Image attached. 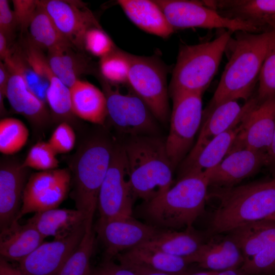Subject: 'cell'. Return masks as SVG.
Here are the masks:
<instances>
[{"label": "cell", "mask_w": 275, "mask_h": 275, "mask_svg": "<svg viewBox=\"0 0 275 275\" xmlns=\"http://www.w3.org/2000/svg\"><path fill=\"white\" fill-rule=\"evenodd\" d=\"M123 265V264H122ZM133 270L137 275H175L158 271L153 270L138 266H127Z\"/></svg>", "instance_id": "obj_48"}, {"label": "cell", "mask_w": 275, "mask_h": 275, "mask_svg": "<svg viewBox=\"0 0 275 275\" xmlns=\"http://www.w3.org/2000/svg\"><path fill=\"white\" fill-rule=\"evenodd\" d=\"M38 4L28 28L30 41L38 48L48 51L63 46L73 45L60 32L39 1Z\"/></svg>", "instance_id": "obj_32"}, {"label": "cell", "mask_w": 275, "mask_h": 275, "mask_svg": "<svg viewBox=\"0 0 275 275\" xmlns=\"http://www.w3.org/2000/svg\"><path fill=\"white\" fill-rule=\"evenodd\" d=\"M93 227H86L84 236L76 250L68 259L57 275H90L95 235Z\"/></svg>", "instance_id": "obj_34"}, {"label": "cell", "mask_w": 275, "mask_h": 275, "mask_svg": "<svg viewBox=\"0 0 275 275\" xmlns=\"http://www.w3.org/2000/svg\"><path fill=\"white\" fill-rule=\"evenodd\" d=\"M86 229L84 226L66 237L44 241L19 262V268L25 275H57L78 246Z\"/></svg>", "instance_id": "obj_14"}, {"label": "cell", "mask_w": 275, "mask_h": 275, "mask_svg": "<svg viewBox=\"0 0 275 275\" xmlns=\"http://www.w3.org/2000/svg\"><path fill=\"white\" fill-rule=\"evenodd\" d=\"M93 272L95 275H137L131 269L120 263L117 264L112 259L105 260Z\"/></svg>", "instance_id": "obj_43"}, {"label": "cell", "mask_w": 275, "mask_h": 275, "mask_svg": "<svg viewBox=\"0 0 275 275\" xmlns=\"http://www.w3.org/2000/svg\"><path fill=\"white\" fill-rule=\"evenodd\" d=\"M59 163L56 152L48 142L43 141L34 144L22 162L23 167L39 171L57 169Z\"/></svg>", "instance_id": "obj_37"}, {"label": "cell", "mask_w": 275, "mask_h": 275, "mask_svg": "<svg viewBox=\"0 0 275 275\" xmlns=\"http://www.w3.org/2000/svg\"><path fill=\"white\" fill-rule=\"evenodd\" d=\"M10 75V71L4 62L0 63V97H6V92Z\"/></svg>", "instance_id": "obj_44"}, {"label": "cell", "mask_w": 275, "mask_h": 275, "mask_svg": "<svg viewBox=\"0 0 275 275\" xmlns=\"http://www.w3.org/2000/svg\"><path fill=\"white\" fill-rule=\"evenodd\" d=\"M222 16L245 22L259 33L275 31V0L203 1Z\"/></svg>", "instance_id": "obj_20"}, {"label": "cell", "mask_w": 275, "mask_h": 275, "mask_svg": "<svg viewBox=\"0 0 275 275\" xmlns=\"http://www.w3.org/2000/svg\"><path fill=\"white\" fill-rule=\"evenodd\" d=\"M10 38L4 34L0 32V58L4 61L9 54L11 49L9 46Z\"/></svg>", "instance_id": "obj_47"}, {"label": "cell", "mask_w": 275, "mask_h": 275, "mask_svg": "<svg viewBox=\"0 0 275 275\" xmlns=\"http://www.w3.org/2000/svg\"><path fill=\"white\" fill-rule=\"evenodd\" d=\"M71 185V175L67 168L39 171L31 174L23 193L18 216L58 208L66 199Z\"/></svg>", "instance_id": "obj_12"}, {"label": "cell", "mask_w": 275, "mask_h": 275, "mask_svg": "<svg viewBox=\"0 0 275 275\" xmlns=\"http://www.w3.org/2000/svg\"><path fill=\"white\" fill-rule=\"evenodd\" d=\"M258 81L256 97L259 103L275 96V44L266 55L260 70Z\"/></svg>", "instance_id": "obj_38"}, {"label": "cell", "mask_w": 275, "mask_h": 275, "mask_svg": "<svg viewBox=\"0 0 275 275\" xmlns=\"http://www.w3.org/2000/svg\"><path fill=\"white\" fill-rule=\"evenodd\" d=\"M12 3L17 26L25 32L39 7L38 1L13 0Z\"/></svg>", "instance_id": "obj_41"}, {"label": "cell", "mask_w": 275, "mask_h": 275, "mask_svg": "<svg viewBox=\"0 0 275 275\" xmlns=\"http://www.w3.org/2000/svg\"><path fill=\"white\" fill-rule=\"evenodd\" d=\"M216 275H250L240 268L229 269L218 272Z\"/></svg>", "instance_id": "obj_49"}, {"label": "cell", "mask_w": 275, "mask_h": 275, "mask_svg": "<svg viewBox=\"0 0 275 275\" xmlns=\"http://www.w3.org/2000/svg\"><path fill=\"white\" fill-rule=\"evenodd\" d=\"M101 83L107 105V116L120 132L131 136L151 135L157 129L156 121L145 102L128 86L126 93L101 77Z\"/></svg>", "instance_id": "obj_9"}, {"label": "cell", "mask_w": 275, "mask_h": 275, "mask_svg": "<svg viewBox=\"0 0 275 275\" xmlns=\"http://www.w3.org/2000/svg\"><path fill=\"white\" fill-rule=\"evenodd\" d=\"M73 115L103 126L107 119L106 99L103 92L90 82L78 80L70 88Z\"/></svg>", "instance_id": "obj_25"}, {"label": "cell", "mask_w": 275, "mask_h": 275, "mask_svg": "<svg viewBox=\"0 0 275 275\" xmlns=\"http://www.w3.org/2000/svg\"><path fill=\"white\" fill-rule=\"evenodd\" d=\"M90 275H95L92 270V272L90 274Z\"/></svg>", "instance_id": "obj_51"}, {"label": "cell", "mask_w": 275, "mask_h": 275, "mask_svg": "<svg viewBox=\"0 0 275 275\" xmlns=\"http://www.w3.org/2000/svg\"><path fill=\"white\" fill-rule=\"evenodd\" d=\"M29 131L25 124L14 118L0 121V152L10 155L19 151L27 143Z\"/></svg>", "instance_id": "obj_35"}, {"label": "cell", "mask_w": 275, "mask_h": 275, "mask_svg": "<svg viewBox=\"0 0 275 275\" xmlns=\"http://www.w3.org/2000/svg\"><path fill=\"white\" fill-rule=\"evenodd\" d=\"M128 85L148 107L156 119L163 124L170 120L168 70L157 58L127 53Z\"/></svg>", "instance_id": "obj_7"}, {"label": "cell", "mask_w": 275, "mask_h": 275, "mask_svg": "<svg viewBox=\"0 0 275 275\" xmlns=\"http://www.w3.org/2000/svg\"><path fill=\"white\" fill-rule=\"evenodd\" d=\"M62 35L73 46L84 49V39L91 28L100 26L87 8L62 0L38 1Z\"/></svg>", "instance_id": "obj_17"}, {"label": "cell", "mask_w": 275, "mask_h": 275, "mask_svg": "<svg viewBox=\"0 0 275 275\" xmlns=\"http://www.w3.org/2000/svg\"><path fill=\"white\" fill-rule=\"evenodd\" d=\"M45 238L66 237L86 226L84 214L77 209L54 208L34 213L27 221Z\"/></svg>", "instance_id": "obj_28"}, {"label": "cell", "mask_w": 275, "mask_h": 275, "mask_svg": "<svg viewBox=\"0 0 275 275\" xmlns=\"http://www.w3.org/2000/svg\"><path fill=\"white\" fill-rule=\"evenodd\" d=\"M258 103L257 97H252L243 105L229 100L208 108L197 141L183 160L192 159L215 137L240 124Z\"/></svg>", "instance_id": "obj_15"}, {"label": "cell", "mask_w": 275, "mask_h": 275, "mask_svg": "<svg viewBox=\"0 0 275 275\" xmlns=\"http://www.w3.org/2000/svg\"><path fill=\"white\" fill-rule=\"evenodd\" d=\"M45 238L31 223L15 222L1 231L0 254L6 260L18 263L44 242Z\"/></svg>", "instance_id": "obj_27"}, {"label": "cell", "mask_w": 275, "mask_h": 275, "mask_svg": "<svg viewBox=\"0 0 275 275\" xmlns=\"http://www.w3.org/2000/svg\"><path fill=\"white\" fill-rule=\"evenodd\" d=\"M202 95L184 93L171 97L173 107L165 143L174 169L180 164L192 149L203 118Z\"/></svg>", "instance_id": "obj_8"}, {"label": "cell", "mask_w": 275, "mask_h": 275, "mask_svg": "<svg viewBox=\"0 0 275 275\" xmlns=\"http://www.w3.org/2000/svg\"><path fill=\"white\" fill-rule=\"evenodd\" d=\"M73 45L59 47L48 51L49 66L59 79L69 88L82 74L91 71L88 60L71 49Z\"/></svg>", "instance_id": "obj_30"}, {"label": "cell", "mask_w": 275, "mask_h": 275, "mask_svg": "<svg viewBox=\"0 0 275 275\" xmlns=\"http://www.w3.org/2000/svg\"><path fill=\"white\" fill-rule=\"evenodd\" d=\"M123 147L134 199L147 202L172 186L174 169L165 140L152 135H136L131 136Z\"/></svg>", "instance_id": "obj_4"}, {"label": "cell", "mask_w": 275, "mask_h": 275, "mask_svg": "<svg viewBox=\"0 0 275 275\" xmlns=\"http://www.w3.org/2000/svg\"><path fill=\"white\" fill-rule=\"evenodd\" d=\"M134 199L123 147L114 145L109 166L98 197L99 218L132 216Z\"/></svg>", "instance_id": "obj_10"}, {"label": "cell", "mask_w": 275, "mask_h": 275, "mask_svg": "<svg viewBox=\"0 0 275 275\" xmlns=\"http://www.w3.org/2000/svg\"><path fill=\"white\" fill-rule=\"evenodd\" d=\"M117 47L101 26L89 29L84 39V49L92 55L100 58L107 56Z\"/></svg>", "instance_id": "obj_39"}, {"label": "cell", "mask_w": 275, "mask_h": 275, "mask_svg": "<svg viewBox=\"0 0 275 275\" xmlns=\"http://www.w3.org/2000/svg\"><path fill=\"white\" fill-rule=\"evenodd\" d=\"M8 67L23 80L30 91L46 103L49 81L42 76L28 61L21 49H13L4 61Z\"/></svg>", "instance_id": "obj_33"}, {"label": "cell", "mask_w": 275, "mask_h": 275, "mask_svg": "<svg viewBox=\"0 0 275 275\" xmlns=\"http://www.w3.org/2000/svg\"><path fill=\"white\" fill-rule=\"evenodd\" d=\"M174 30L191 28L224 29L233 33H259L251 24L224 17L203 2L186 0H155Z\"/></svg>", "instance_id": "obj_11"}, {"label": "cell", "mask_w": 275, "mask_h": 275, "mask_svg": "<svg viewBox=\"0 0 275 275\" xmlns=\"http://www.w3.org/2000/svg\"><path fill=\"white\" fill-rule=\"evenodd\" d=\"M233 33L226 30L212 40L180 47L169 86L171 98L184 93L203 94L217 71Z\"/></svg>", "instance_id": "obj_6"}, {"label": "cell", "mask_w": 275, "mask_h": 275, "mask_svg": "<svg viewBox=\"0 0 275 275\" xmlns=\"http://www.w3.org/2000/svg\"><path fill=\"white\" fill-rule=\"evenodd\" d=\"M223 234L211 235L194 254L187 258L189 262L215 271L240 268L244 262L240 250L228 234Z\"/></svg>", "instance_id": "obj_21"}, {"label": "cell", "mask_w": 275, "mask_h": 275, "mask_svg": "<svg viewBox=\"0 0 275 275\" xmlns=\"http://www.w3.org/2000/svg\"><path fill=\"white\" fill-rule=\"evenodd\" d=\"M266 166L273 178H275V129L273 132L271 143L266 152Z\"/></svg>", "instance_id": "obj_45"}, {"label": "cell", "mask_w": 275, "mask_h": 275, "mask_svg": "<svg viewBox=\"0 0 275 275\" xmlns=\"http://www.w3.org/2000/svg\"><path fill=\"white\" fill-rule=\"evenodd\" d=\"M16 27L15 16L7 0H0V32L10 38Z\"/></svg>", "instance_id": "obj_42"}, {"label": "cell", "mask_w": 275, "mask_h": 275, "mask_svg": "<svg viewBox=\"0 0 275 275\" xmlns=\"http://www.w3.org/2000/svg\"><path fill=\"white\" fill-rule=\"evenodd\" d=\"M8 69L10 75L6 97L10 106L15 112L23 116L35 129H42L47 125L50 119L46 104L30 91L17 73Z\"/></svg>", "instance_id": "obj_24"}, {"label": "cell", "mask_w": 275, "mask_h": 275, "mask_svg": "<svg viewBox=\"0 0 275 275\" xmlns=\"http://www.w3.org/2000/svg\"><path fill=\"white\" fill-rule=\"evenodd\" d=\"M29 168L13 158H3L0 166V229L2 231L18 221Z\"/></svg>", "instance_id": "obj_19"}, {"label": "cell", "mask_w": 275, "mask_h": 275, "mask_svg": "<svg viewBox=\"0 0 275 275\" xmlns=\"http://www.w3.org/2000/svg\"><path fill=\"white\" fill-rule=\"evenodd\" d=\"M119 263L175 275H186L191 264L187 258L172 255L143 244L118 254Z\"/></svg>", "instance_id": "obj_23"}, {"label": "cell", "mask_w": 275, "mask_h": 275, "mask_svg": "<svg viewBox=\"0 0 275 275\" xmlns=\"http://www.w3.org/2000/svg\"><path fill=\"white\" fill-rule=\"evenodd\" d=\"M209 187L206 172L187 174L162 195L144 202L142 215L149 224L163 230L193 227L204 212Z\"/></svg>", "instance_id": "obj_3"}, {"label": "cell", "mask_w": 275, "mask_h": 275, "mask_svg": "<svg viewBox=\"0 0 275 275\" xmlns=\"http://www.w3.org/2000/svg\"><path fill=\"white\" fill-rule=\"evenodd\" d=\"M242 123L218 135L192 159L180 163L179 178L193 173H204L219 163L226 156L241 130Z\"/></svg>", "instance_id": "obj_29"}, {"label": "cell", "mask_w": 275, "mask_h": 275, "mask_svg": "<svg viewBox=\"0 0 275 275\" xmlns=\"http://www.w3.org/2000/svg\"><path fill=\"white\" fill-rule=\"evenodd\" d=\"M266 162L265 152L249 149L235 151L227 154L216 166L206 171L209 185L212 188L236 186L266 167Z\"/></svg>", "instance_id": "obj_18"}, {"label": "cell", "mask_w": 275, "mask_h": 275, "mask_svg": "<svg viewBox=\"0 0 275 275\" xmlns=\"http://www.w3.org/2000/svg\"><path fill=\"white\" fill-rule=\"evenodd\" d=\"M127 53L117 48L100 59V75L111 85L117 86L128 85L129 62Z\"/></svg>", "instance_id": "obj_36"}, {"label": "cell", "mask_w": 275, "mask_h": 275, "mask_svg": "<svg viewBox=\"0 0 275 275\" xmlns=\"http://www.w3.org/2000/svg\"><path fill=\"white\" fill-rule=\"evenodd\" d=\"M113 147L105 135H94L81 142L70 161L71 197L76 209L84 214L87 227H92L99 192L109 166Z\"/></svg>", "instance_id": "obj_5"}, {"label": "cell", "mask_w": 275, "mask_h": 275, "mask_svg": "<svg viewBox=\"0 0 275 275\" xmlns=\"http://www.w3.org/2000/svg\"><path fill=\"white\" fill-rule=\"evenodd\" d=\"M204 242L202 236L191 227L180 232L164 230L143 245L172 255L188 258L194 254Z\"/></svg>", "instance_id": "obj_31"}, {"label": "cell", "mask_w": 275, "mask_h": 275, "mask_svg": "<svg viewBox=\"0 0 275 275\" xmlns=\"http://www.w3.org/2000/svg\"><path fill=\"white\" fill-rule=\"evenodd\" d=\"M275 129V96L259 103L247 115L229 154L249 149L266 152Z\"/></svg>", "instance_id": "obj_16"}, {"label": "cell", "mask_w": 275, "mask_h": 275, "mask_svg": "<svg viewBox=\"0 0 275 275\" xmlns=\"http://www.w3.org/2000/svg\"><path fill=\"white\" fill-rule=\"evenodd\" d=\"M164 230L132 217L99 218L95 231L105 250V259L148 242Z\"/></svg>", "instance_id": "obj_13"}, {"label": "cell", "mask_w": 275, "mask_h": 275, "mask_svg": "<svg viewBox=\"0 0 275 275\" xmlns=\"http://www.w3.org/2000/svg\"><path fill=\"white\" fill-rule=\"evenodd\" d=\"M57 154L70 152L76 143V134L72 126L61 122L52 133L47 142Z\"/></svg>", "instance_id": "obj_40"}, {"label": "cell", "mask_w": 275, "mask_h": 275, "mask_svg": "<svg viewBox=\"0 0 275 275\" xmlns=\"http://www.w3.org/2000/svg\"><path fill=\"white\" fill-rule=\"evenodd\" d=\"M235 33L227 45L228 61L208 108L227 101L250 99L266 55L275 44V31Z\"/></svg>", "instance_id": "obj_1"}, {"label": "cell", "mask_w": 275, "mask_h": 275, "mask_svg": "<svg viewBox=\"0 0 275 275\" xmlns=\"http://www.w3.org/2000/svg\"><path fill=\"white\" fill-rule=\"evenodd\" d=\"M0 275H25L18 267H15L11 264L5 258H0Z\"/></svg>", "instance_id": "obj_46"}, {"label": "cell", "mask_w": 275, "mask_h": 275, "mask_svg": "<svg viewBox=\"0 0 275 275\" xmlns=\"http://www.w3.org/2000/svg\"><path fill=\"white\" fill-rule=\"evenodd\" d=\"M272 275H275V274H272Z\"/></svg>", "instance_id": "obj_52"}, {"label": "cell", "mask_w": 275, "mask_h": 275, "mask_svg": "<svg viewBox=\"0 0 275 275\" xmlns=\"http://www.w3.org/2000/svg\"><path fill=\"white\" fill-rule=\"evenodd\" d=\"M227 234L240 250L244 262L275 253V221L264 219L234 229Z\"/></svg>", "instance_id": "obj_22"}, {"label": "cell", "mask_w": 275, "mask_h": 275, "mask_svg": "<svg viewBox=\"0 0 275 275\" xmlns=\"http://www.w3.org/2000/svg\"><path fill=\"white\" fill-rule=\"evenodd\" d=\"M219 271H215L212 270H206L202 271L190 272L186 275H216Z\"/></svg>", "instance_id": "obj_50"}, {"label": "cell", "mask_w": 275, "mask_h": 275, "mask_svg": "<svg viewBox=\"0 0 275 275\" xmlns=\"http://www.w3.org/2000/svg\"><path fill=\"white\" fill-rule=\"evenodd\" d=\"M117 3L130 20L146 32L164 39L174 32L154 1L119 0Z\"/></svg>", "instance_id": "obj_26"}, {"label": "cell", "mask_w": 275, "mask_h": 275, "mask_svg": "<svg viewBox=\"0 0 275 275\" xmlns=\"http://www.w3.org/2000/svg\"><path fill=\"white\" fill-rule=\"evenodd\" d=\"M218 205L211 217V235L228 233L244 225L264 219L275 221V178L228 188H212L208 199Z\"/></svg>", "instance_id": "obj_2"}]
</instances>
